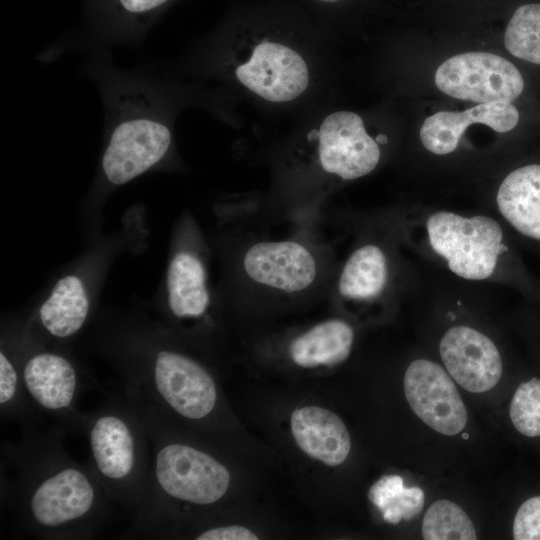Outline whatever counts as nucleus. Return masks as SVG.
<instances>
[{"label": "nucleus", "mask_w": 540, "mask_h": 540, "mask_svg": "<svg viewBox=\"0 0 540 540\" xmlns=\"http://www.w3.org/2000/svg\"><path fill=\"white\" fill-rule=\"evenodd\" d=\"M510 418L520 434L540 436V379L534 377L518 386L510 403Z\"/></svg>", "instance_id": "nucleus-24"}, {"label": "nucleus", "mask_w": 540, "mask_h": 540, "mask_svg": "<svg viewBox=\"0 0 540 540\" xmlns=\"http://www.w3.org/2000/svg\"><path fill=\"white\" fill-rule=\"evenodd\" d=\"M437 88L457 99L480 103L512 102L524 88L519 70L488 52H467L444 61L435 72Z\"/></svg>", "instance_id": "nucleus-6"}, {"label": "nucleus", "mask_w": 540, "mask_h": 540, "mask_svg": "<svg viewBox=\"0 0 540 540\" xmlns=\"http://www.w3.org/2000/svg\"><path fill=\"white\" fill-rule=\"evenodd\" d=\"M439 353L449 375L466 391L486 392L501 378L503 364L498 348L473 327L449 328L439 342Z\"/></svg>", "instance_id": "nucleus-12"}, {"label": "nucleus", "mask_w": 540, "mask_h": 540, "mask_svg": "<svg viewBox=\"0 0 540 540\" xmlns=\"http://www.w3.org/2000/svg\"><path fill=\"white\" fill-rule=\"evenodd\" d=\"M197 540H256L251 530L240 525H224L206 528L195 537Z\"/></svg>", "instance_id": "nucleus-26"}, {"label": "nucleus", "mask_w": 540, "mask_h": 540, "mask_svg": "<svg viewBox=\"0 0 540 540\" xmlns=\"http://www.w3.org/2000/svg\"><path fill=\"white\" fill-rule=\"evenodd\" d=\"M171 0H102L103 16L91 29L85 47L134 45L144 37L157 13Z\"/></svg>", "instance_id": "nucleus-15"}, {"label": "nucleus", "mask_w": 540, "mask_h": 540, "mask_svg": "<svg viewBox=\"0 0 540 540\" xmlns=\"http://www.w3.org/2000/svg\"><path fill=\"white\" fill-rule=\"evenodd\" d=\"M502 218L521 235L540 241V164L510 172L496 194Z\"/></svg>", "instance_id": "nucleus-17"}, {"label": "nucleus", "mask_w": 540, "mask_h": 540, "mask_svg": "<svg viewBox=\"0 0 540 540\" xmlns=\"http://www.w3.org/2000/svg\"><path fill=\"white\" fill-rule=\"evenodd\" d=\"M120 370L125 397L167 419L198 423L217 408L219 395L212 375L182 352L161 347L144 358L123 361Z\"/></svg>", "instance_id": "nucleus-4"}, {"label": "nucleus", "mask_w": 540, "mask_h": 540, "mask_svg": "<svg viewBox=\"0 0 540 540\" xmlns=\"http://www.w3.org/2000/svg\"><path fill=\"white\" fill-rule=\"evenodd\" d=\"M423 230L429 250L469 281L495 279L508 251L502 226L488 215L438 210L426 216Z\"/></svg>", "instance_id": "nucleus-5"}, {"label": "nucleus", "mask_w": 540, "mask_h": 540, "mask_svg": "<svg viewBox=\"0 0 540 540\" xmlns=\"http://www.w3.org/2000/svg\"><path fill=\"white\" fill-rule=\"evenodd\" d=\"M321 2H325V3H333V2H337L339 0H319Z\"/></svg>", "instance_id": "nucleus-27"}, {"label": "nucleus", "mask_w": 540, "mask_h": 540, "mask_svg": "<svg viewBox=\"0 0 540 540\" xmlns=\"http://www.w3.org/2000/svg\"><path fill=\"white\" fill-rule=\"evenodd\" d=\"M425 540H475L477 533L466 512L456 503L440 499L427 509L422 522Z\"/></svg>", "instance_id": "nucleus-22"}, {"label": "nucleus", "mask_w": 540, "mask_h": 540, "mask_svg": "<svg viewBox=\"0 0 540 540\" xmlns=\"http://www.w3.org/2000/svg\"><path fill=\"white\" fill-rule=\"evenodd\" d=\"M368 497L380 509L384 520L392 524L413 519L424 505L423 490L405 487L398 475L383 476L372 485Z\"/></svg>", "instance_id": "nucleus-21"}, {"label": "nucleus", "mask_w": 540, "mask_h": 540, "mask_svg": "<svg viewBox=\"0 0 540 540\" xmlns=\"http://www.w3.org/2000/svg\"><path fill=\"white\" fill-rule=\"evenodd\" d=\"M518 121L519 112L511 102L480 103L462 112L440 111L427 117L420 129V139L429 152L447 155L457 149L465 129L473 123L505 133Z\"/></svg>", "instance_id": "nucleus-13"}, {"label": "nucleus", "mask_w": 540, "mask_h": 540, "mask_svg": "<svg viewBox=\"0 0 540 540\" xmlns=\"http://www.w3.org/2000/svg\"><path fill=\"white\" fill-rule=\"evenodd\" d=\"M381 151L368 135L361 117L350 111L328 115L318 133V160L328 174L353 180L372 172Z\"/></svg>", "instance_id": "nucleus-10"}, {"label": "nucleus", "mask_w": 540, "mask_h": 540, "mask_svg": "<svg viewBox=\"0 0 540 540\" xmlns=\"http://www.w3.org/2000/svg\"><path fill=\"white\" fill-rule=\"evenodd\" d=\"M242 267L251 282L286 294L307 290L319 272L312 250L289 239L251 244L244 252Z\"/></svg>", "instance_id": "nucleus-9"}, {"label": "nucleus", "mask_w": 540, "mask_h": 540, "mask_svg": "<svg viewBox=\"0 0 540 540\" xmlns=\"http://www.w3.org/2000/svg\"><path fill=\"white\" fill-rule=\"evenodd\" d=\"M22 382L34 410L58 420L66 430L81 431L77 400L84 385L75 365L61 354L37 352L21 366Z\"/></svg>", "instance_id": "nucleus-7"}, {"label": "nucleus", "mask_w": 540, "mask_h": 540, "mask_svg": "<svg viewBox=\"0 0 540 540\" xmlns=\"http://www.w3.org/2000/svg\"><path fill=\"white\" fill-rule=\"evenodd\" d=\"M404 393L412 411L443 435H456L467 423V410L453 380L437 363L416 359L404 375Z\"/></svg>", "instance_id": "nucleus-8"}, {"label": "nucleus", "mask_w": 540, "mask_h": 540, "mask_svg": "<svg viewBox=\"0 0 540 540\" xmlns=\"http://www.w3.org/2000/svg\"><path fill=\"white\" fill-rule=\"evenodd\" d=\"M391 282V261L387 251L375 242L355 248L346 259L336 283L343 301L370 303L384 296Z\"/></svg>", "instance_id": "nucleus-16"}, {"label": "nucleus", "mask_w": 540, "mask_h": 540, "mask_svg": "<svg viewBox=\"0 0 540 540\" xmlns=\"http://www.w3.org/2000/svg\"><path fill=\"white\" fill-rule=\"evenodd\" d=\"M235 75L253 93L270 102H287L300 96L309 83L305 60L292 48L263 41Z\"/></svg>", "instance_id": "nucleus-11"}, {"label": "nucleus", "mask_w": 540, "mask_h": 540, "mask_svg": "<svg viewBox=\"0 0 540 540\" xmlns=\"http://www.w3.org/2000/svg\"><path fill=\"white\" fill-rule=\"evenodd\" d=\"M504 44L513 56L540 65V4H525L514 12Z\"/></svg>", "instance_id": "nucleus-23"}, {"label": "nucleus", "mask_w": 540, "mask_h": 540, "mask_svg": "<svg viewBox=\"0 0 540 540\" xmlns=\"http://www.w3.org/2000/svg\"><path fill=\"white\" fill-rule=\"evenodd\" d=\"M88 438V466L111 502L134 516L145 497L151 446L139 412L124 398H111L97 410L84 413L82 429Z\"/></svg>", "instance_id": "nucleus-3"}, {"label": "nucleus", "mask_w": 540, "mask_h": 540, "mask_svg": "<svg viewBox=\"0 0 540 540\" xmlns=\"http://www.w3.org/2000/svg\"><path fill=\"white\" fill-rule=\"evenodd\" d=\"M515 540H540V496L526 500L517 510L513 522Z\"/></svg>", "instance_id": "nucleus-25"}, {"label": "nucleus", "mask_w": 540, "mask_h": 540, "mask_svg": "<svg viewBox=\"0 0 540 540\" xmlns=\"http://www.w3.org/2000/svg\"><path fill=\"white\" fill-rule=\"evenodd\" d=\"M88 313L89 300L84 285L78 277L69 275L56 283L40 307L39 319L51 336L65 339L83 327Z\"/></svg>", "instance_id": "nucleus-20"}, {"label": "nucleus", "mask_w": 540, "mask_h": 540, "mask_svg": "<svg viewBox=\"0 0 540 540\" xmlns=\"http://www.w3.org/2000/svg\"><path fill=\"white\" fill-rule=\"evenodd\" d=\"M168 305L176 318H200L208 309L210 295L201 260L188 251L178 252L167 272Z\"/></svg>", "instance_id": "nucleus-19"}, {"label": "nucleus", "mask_w": 540, "mask_h": 540, "mask_svg": "<svg viewBox=\"0 0 540 540\" xmlns=\"http://www.w3.org/2000/svg\"><path fill=\"white\" fill-rule=\"evenodd\" d=\"M58 425L50 432L25 423L18 442L5 443L2 459L11 470L5 496L20 528L42 539H90L108 519L109 502L89 466L62 446Z\"/></svg>", "instance_id": "nucleus-1"}, {"label": "nucleus", "mask_w": 540, "mask_h": 540, "mask_svg": "<svg viewBox=\"0 0 540 540\" xmlns=\"http://www.w3.org/2000/svg\"><path fill=\"white\" fill-rule=\"evenodd\" d=\"M354 330L341 319L318 323L295 337L289 345L292 361L300 367L334 366L350 355Z\"/></svg>", "instance_id": "nucleus-18"}, {"label": "nucleus", "mask_w": 540, "mask_h": 540, "mask_svg": "<svg viewBox=\"0 0 540 540\" xmlns=\"http://www.w3.org/2000/svg\"><path fill=\"white\" fill-rule=\"evenodd\" d=\"M85 73L104 108L106 146L101 169L106 181L122 185L165 159L172 123L165 83L148 70H122L108 48L92 51Z\"/></svg>", "instance_id": "nucleus-2"}, {"label": "nucleus", "mask_w": 540, "mask_h": 540, "mask_svg": "<svg viewBox=\"0 0 540 540\" xmlns=\"http://www.w3.org/2000/svg\"><path fill=\"white\" fill-rule=\"evenodd\" d=\"M292 435L309 457L328 466L342 464L351 449L349 432L335 413L322 407L305 406L293 411Z\"/></svg>", "instance_id": "nucleus-14"}]
</instances>
